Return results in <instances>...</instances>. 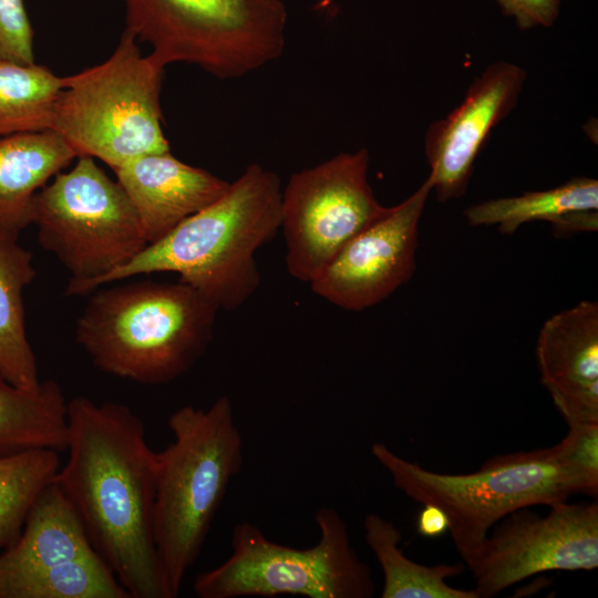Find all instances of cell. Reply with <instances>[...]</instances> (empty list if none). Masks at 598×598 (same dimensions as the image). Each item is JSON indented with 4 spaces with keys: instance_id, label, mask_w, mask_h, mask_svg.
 Returning a JSON list of instances; mask_svg holds the SVG:
<instances>
[{
    "instance_id": "1",
    "label": "cell",
    "mask_w": 598,
    "mask_h": 598,
    "mask_svg": "<svg viewBox=\"0 0 598 598\" xmlns=\"http://www.w3.org/2000/svg\"><path fill=\"white\" fill-rule=\"evenodd\" d=\"M69 458L54 478L131 598H171L153 536L156 452L126 405L68 401Z\"/></svg>"
},
{
    "instance_id": "2",
    "label": "cell",
    "mask_w": 598,
    "mask_h": 598,
    "mask_svg": "<svg viewBox=\"0 0 598 598\" xmlns=\"http://www.w3.org/2000/svg\"><path fill=\"white\" fill-rule=\"evenodd\" d=\"M281 194L276 173L248 165L217 200L90 283L85 295L134 276L174 272L219 310L238 309L260 285L255 254L280 229Z\"/></svg>"
},
{
    "instance_id": "3",
    "label": "cell",
    "mask_w": 598,
    "mask_h": 598,
    "mask_svg": "<svg viewBox=\"0 0 598 598\" xmlns=\"http://www.w3.org/2000/svg\"><path fill=\"white\" fill-rule=\"evenodd\" d=\"M219 309L190 286L134 281L91 292L75 340L101 371L163 384L206 353Z\"/></svg>"
},
{
    "instance_id": "4",
    "label": "cell",
    "mask_w": 598,
    "mask_h": 598,
    "mask_svg": "<svg viewBox=\"0 0 598 598\" xmlns=\"http://www.w3.org/2000/svg\"><path fill=\"white\" fill-rule=\"evenodd\" d=\"M168 427L173 441L156 452L153 536L174 598L243 466V436L226 395L206 410L179 408Z\"/></svg>"
},
{
    "instance_id": "5",
    "label": "cell",
    "mask_w": 598,
    "mask_h": 598,
    "mask_svg": "<svg viewBox=\"0 0 598 598\" xmlns=\"http://www.w3.org/2000/svg\"><path fill=\"white\" fill-rule=\"evenodd\" d=\"M164 70L124 31L104 62L63 78L51 131L76 157L97 158L113 171L136 157L169 151L159 101Z\"/></svg>"
},
{
    "instance_id": "6",
    "label": "cell",
    "mask_w": 598,
    "mask_h": 598,
    "mask_svg": "<svg viewBox=\"0 0 598 598\" xmlns=\"http://www.w3.org/2000/svg\"><path fill=\"white\" fill-rule=\"evenodd\" d=\"M394 486L408 497L441 508L466 568H471L489 530L514 511L567 502L575 493L554 447L499 454L468 474L437 473L408 461L384 443L371 446Z\"/></svg>"
},
{
    "instance_id": "7",
    "label": "cell",
    "mask_w": 598,
    "mask_h": 598,
    "mask_svg": "<svg viewBox=\"0 0 598 598\" xmlns=\"http://www.w3.org/2000/svg\"><path fill=\"white\" fill-rule=\"evenodd\" d=\"M126 29L165 66L195 65L239 79L278 60L286 48L282 0H122Z\"/></svg>"
},
{
    "instance_id": "8",
    "label": "cell",
    "mask_w": 598,
    "mask_h": 598,
    "mask_svg": "<svg viewBox=\"0 0 598 598\" xmlns=\"http://www.w3.org/2000/svg\"><path fill=\"white\" fill-rule=\"evenodd\" d=\"M320 537L316 545L296 548L270 540L250 523L235 525L231 555L199 573L193 584L199 598L277 597L371 598L372 570L352 547L346 522L337 509L315 514Z\"/></svg>"
},
{
    "instance_id": "9",
    "label": "cell",
    "mask_w": 598,
    "mask_h": 598,
    "mask_svg": "<svg viewBox=\"0 0 598 598\" xmlns=\"http://www.w3.org/2000/svg\"><path fill=\"white\" fill-rule=\"evenodd\" d=\"M75 165L37 194L32 224L38 240L70 272L68 296L112 272L147 246L134 205L93 157Z\"/></svg>"
},
{
    "instance_id": "10",
    "label": "cell",
    "mask_w": 598,
    "mask_h": 598,
    "mask_svg": "<svg viewBox=\"0 0 598 598\" xmlns=\"http://www.w3.org/2000/svg\"><path fill=\"white\" fill-rule=\"evenodd\" d=\"M370 155L339 153L293 173L281 194L289 275L310 283L360 231L384 216L368 181Z\"/></svg>"
},
{
    "instance_id": "11",
    "label": "cell",
    "mask_w": 598,
    "mask_h": 598,
    "mask_svg": "<svg viewBox=\"0 0 598 598\" xmlns=\"http://www.w3.org/2000/svg\"><path fill=\"white\" fill-rule=\"evenodd\" d=\"M542 516L528 507L501 519L473 566L478 598H491L545 571L598 567V503L549 506Z\"/></svg>"
},
{
    "instance_id": "12",
    "label": "cell",
    "mask_w": 598,
    "mask_h": 598,
    "mask_svg": "<svg viewBox=\"0 0 598 598\" xmlns=\"http://www.w3.org/2000/svg\"><path fill=\"white\" fill-rule=\"evenodd\" d=\"M431 192L426 178L354 236L310 282L312 292L340 309L362 311L406 283L416 269L419 223Z\"/></svg>"
},
{
    "instance_id": "13",
    "label": "cell",
    "mask_w": 598,
    "mask_h": 598,
    "mask_svg": "<svg viewBox=\"0 0 598 598\" xmlns=\"http://www.w3.org/2000/svg\"><path fill=\"white\" fill-rule=\"evenodd\" d=\"M525 80L522 66L495 62L475 78L456 109L429 126L424 141L427 178L439 202L465 194L481 148L515 107Z\"/></svg>"
},
{
    "instance_id": "14",
    "label": "cell",
    "mask_w": 598,
    "mask_h": 598,
    "mask_svg": "<svg viewBox=\"0 0 598 598\" xmlns=\"http://www.w3.org/2000/svg\"><path fill=\"white\" fill-rule=\"evenodd\" d=\"M536 358L540 382L567 424L598 423V303L584 300L548 318Z\"/></svg>"
},
{
    "instance_id": "15",
    "label": "cell",
    "mask_w": 598,
    "mask_h": 598,
    "mask_svg": "<svg viewBox=\"0 0 598 598\" xmlns=\"http://www.w3.org/2000/svg\"><path fill=\"white\" fill-rule=\"evenodd\" d=\"M114 173L136 209L147 245L217 200L230 184L169 151L136 157Z\"/></svg>"
},
{
    "instance_id": "16",
    "label": "cell",
    "mask_w": 598,
    "mask_h": 598,
    "mask_svg": "<svg viewBox=\"0 0 598 598\" xmlns=\"http://www.w3.org/2000/svg\"><path fill=\"white\" fill-rule=\"evenodd\" d=\"M95 554L81 518L53 481L31 506L19 538L0 553V587Z\"/></svg>"
},
{
    "instance_id": "17",
    "label": "cell",
    "mask_w": 598,
    "mask_h": 598,
    "mask_svg": "<svg viewBox=\"0 0 598 598\" xmlns=\"http://www.w3.org/2000/svg\"><path fill=\"white\" fill-rule=\"evenodd\" d=\"M74 158L51 130L0 137V235L19 238L32 224L37 194Z\"/></svg>"
},
{
    "instance_id": "18",
    "label": "cell",
    "mask_w": 598,
    "mask_h": 598,
    "mask_svg": "<svg viewBox=\"0 0 598 598\" xmlns=\"http://www.w3.org/2000/svg\"><path fill=\"white\" fill-rule=\"evenodd\" d=\"M68 401L54 380L21 390L0 373V456L35 448L65 451Z\"/></svg>"
},
{
    "instance_id": "19",
    "label": "cell",
    "mask_w": 598,
    "mask_h": 598,
    "mask_svg": "<svg viewBox=\"0 0 598 598\" xmlns=\"http://www.w3.org/2000/svg\"><path fill=\"white\" fill-rule=\"evenodd\" d=\"M35 274L32 254L18 244V238L0 235V373L25 391L41 384L27 338L23 306V290Z\"/></svg>"
},
{
    "instance_id": "20",
    "label": "cell",
    "mask_w": 598,
    "mask_h": 598,
    "mask_svg": "<svg viewBox=\"0 0 598 598\" xmlns=\"http://www.w3.org/2000/svg\"><path fill=\"white\" fill-rule=\"evenodd\" d=\"M363 526L383 573L382 598H478L474 589L455 588L447 581L465 571L464 563L426 566L413 561L400 547L401 530L379 514H368Z\"/></svg>"
},
{
    "instance_id": "21",
    "label": "cell",
    "mask_w": 598,
    "mask_h": 598,
    "mask_svg": "<svg viewBox=\"0 0 598 598\" xmlns=\"http://www.w3.org/2000/svg\"><path fill=\"white\" fill-rule=\"evenodd\" d=\"M579 210H598V181L575 177L557 187L527 192L519 196L488 199L467 207L471 226H496L503 235L514 234L523 224L545 220Z\"/></svg>"
},
{
    "instance_id": "22",
    "label": "cell",
    "mask_w": 598,
    "mask_h": 598,
    "mask_svg": "<svg viewBox=\"0 0 598 598\" xmlns=\"http://www.w3.org/2000/svg\"><path fill=\"white\" fill-rule=\"evenodd\" d=\"M63 86L44 65L0 61V137L51 130Z\"/></svg>"
},
{
    "instance_id": "23",
    "label": "cell",
    "mask_w": 598,
    "mask_h": 598,
    "mask_svg": "<svg viewBox=\"0 0 598 598\" xmlns=\"http://www.w3.org/2000/svg\"><path fill=\"white\" fill-rule=\"evenodd\" d=\"M59 453L35 448L0 456V553L19 538L34 501L54 481Z\"/></svg>"
},
{
    "instance_id": "24",
    "label": "cell",
    "mask_w": 598,
    "mask_h": 598,
    "mask_svg": "<svg viewBox=\"0 0 598 598\" xmlns=\"http://www.w3.org/2000/svg\"><path fill=\"white\" fill-rule=\"evenodd\" d=\"M565 437L555 444L557 458L570 478L575 493L598 495V423L568 425Z\"/></svg>"
},
{
    "instance_id": "25",
    "label": "cell",
    "mask_w": 598,
    "mask_h": 598,
    "mask_svg": "<svg viewBox=\"0 0 598 598\" xmlns=\"http://www.w3.org/2000/svg\"><path fill=\"white\" fill-rule=\"evenodd\" d=\"M34 63L33 29L24 0H0V61Z\"/></svg>"
},
{
    "instance_id": "26",
    "label": "cell",
    "mask_w": 598,
    "mask_h": 598,
    "mask_svg": "<svg viewBox=\"0 0 598 598\" xmlns=\"http://www.w3.org/2000/svg\"><path fill=\"white\" fill-rule=\"evenodd\" d=\"M502 12L520 30L551 27L560 12V0H496Z\"/></svg>"
},
{
    "instance_id": "27",
    "label": "cell",
    "mask_w": 598,
    "mask_h": 598,
    "mask_svg": "<svg viewBox=\"0 0 598 598\" xmlns=\"http://www.w3.org/2000/svg\"><path fill=\"white\" fill-rule=\"evenodd\" d=\"M551 226L557 237H567L581 231H596L598 229V210L571 212L560 216L551 223Z\"/></svg>"
},
{
    "instance_id": "28",
    "label": "cell",
    "mask_w": 598,
    "mask_h": 598,
    "mask_svg": "<svg viewBox=\"0 0 598 598\" xmlns=\"http://www.w3.org/2000/svg\"><path fill=\"white\" fill-rule=\"evenodd\" d=\"M416 529L424 537H439L448 530V520L441 508L425 504L417 516Z\"/></svg>"
}]
</instances>
